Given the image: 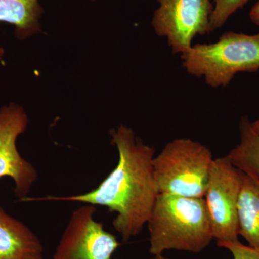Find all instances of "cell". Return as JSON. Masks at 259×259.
I'll return each instance as SVG.
<instances>
[{
	"label": "cell",
	"instance_id": "6da1fadb",
	"mask_svg": "<svg viewBox=\"0 0 259 259\" xmlns=\"http://www.w3.org/2000/svg\"><path fill=\"white\" fill-rule=\"evenodd\" d=\"M117 147V166L95 190L85 194L41 199L104 206L117 213L112 225L124 241L139 235L147 224L158 195L153 173L154 148L144 144L134 130L121 125L110 131Z\"/></svg>",
	"mask_w": 259,
	"mask_h": 259
},
{
	"label": "cell",
	"instance_id": "7a4b0ae2",
	"mask_svg": "<svg viewBox=\"0 0 259 259\" xmlns=\"http://www.w3.org/2000/svg\"><path fill=\"white\" fill-rule=\"evenodd\" d=\"M147 225L153 255L169 250L199 253L213 239L204 198L158 194Z\"/></svg>",
	"mask_w": 259,
	"mask_h": 259
},
{
	"label": "cell",
	"instance_id": "3957f363",
	"mask_svg": "<svg viewBox=\"0 0 259 259\" xmlns=\"http://www.w3.org/2000/svg\"><path fill=\"white\" fill-rule=\"evenodd\" d=\"M181 57L189 74L213 88H226L238 73L259 70V34L225 32L217 42L192 45Z\"/></svg>",
	"mask_w": 259,
	"mask_h": 259
},
{
	"label": "cell",
	"instance_id": "277c9868",
	"mask_svg": "<svg viewBox=\"0 0 259 259\" xmlns=\"http://www.w3.org/2000/svg\"><path fill=\"white\" fill-rule=\"evenodd\" d=\"M214 159L198 141L177 139L168 143L153 159L158 193L204 198Z\"/></svg>",
	"mask_w": 259,
	"mask_h": 259
},
{
	"label": "cell",
	"instance_id": "5b68a950",
	"mask_svg": "<svg viewBox=\"0 0 259 259\" xmlns=\"http://www.w3.org/2000/svg\"><path fill=\"white\" fill-rule=\"evenodd\" d=\"M244 175L228 156L213 161L204 198L217 243L239 240L238 204Z\"/></svg>",
	"mask_w": 259,
	"mask_h": 259
},
{
	"label": "cell",
	"instance_id": "8992f818",
	"mask_svg": "<svg viewBox=\"0 0 259 259\" xmlns=\"http://www.w3.org/2000/svg\"><path fill=\"white\" fill-rule=\"evenodd\" d=\"M152 26L156 35L166 37L174 54H185L197 35L209 34L213 6L211 0H157Z\"/></svg>",
	"mask_w": 259,
	"mask_h": 259
},
{
	"label": "cell",
	"instance_id": "52a82bcc",
	"mask_svg": "<svg viewBox=\"0 0 259 259\" xmlns=\"http://www.w3.org/2000/svg\"><path fill=\"white\" fill-rule=\"evenodd\" d=\"M96 212L86 204L72 213L53 259H113L120 243L95 220Z\"/></svg>",
	"mask_w": 259,
	"mask_h": 259
},
{
	"label": "cell",
	"instance_id": "ba28073f",
	"mask_svg": "<svg viewBox=\"0 0 259 259\" xmlns=\"http://www.w3.org/2000/svg\"><path fill=\"white\" fill-rule=\"evenodd\" d=\"M28 117L16 103L0 107V179L14 182L15 195L20 200L28 194L38 178L36 168L19 153L17 141L28 125Z\"/></svg>",
	"mask_w": 259,
	"mask_h": 259
},
{
	"label": "cell",
	"instance_id": "9c48e42d",
	"mask_svg": "<svg viewBox=\"0 0 259 259\" xmlns=\"http://www.w3.org/2000/svg\"><path fill=\"white\" fill-rule=\"evenodd\" d=\"M42 255L36 235L0 206V259H42Z\"/></svg>",
	"mask_w": 259,
	"mask_h": 259
},
{
	"label": "cell",
	"instance_id": "30bf717a",
	"mask_svg": "<svg viewBox=\"0 0 259 259\" xmlns=\"http://www.w3.org/2000/svg\"><path fill=\"white\" fill-rule=\"evenodd\" d=\"M42 12L39 0H0V23L14 25L20 40L40 31Z\"/></svg>",
	"mask_w": 259,
	"mask_h": 259
},
{
	"label": "cell",
	"instance_id": "8fae6325",
	"mask_svg": "<svg viewBox=\"0 0 259 259\" xmlns=\"http://www.w3.org/2000/svg\"><path fill=\"white\" fill-rule=\"evenodd\" d=\"M238 213L239 236L248 242L249 246L259 250V185L245 175Z\"/></svg>",
	"mask_w": 259,
	"mask_h": 259
},
{
	"label": "cell",
	"instance_id": "7c38bea8",
	"mask_svg": "<svg viewBox=\"0 0 259 259\" xmlns=\"http://www.w3.org/2000/svg\"><path fill=\"white\" fill-rule=\"evenodd\" d=\"M241 141L227 156L233 165L259 185V135L247 116L239 124Z\"/></svg>",
	"mask_w": 259,
	"mask_h": 259
},
{
	"label": "cell",
	"instance_id": "4fadbf2b",
	"mask_svg": "<svg viewBox=\"0 0 259 259\" xmlns=\"http://www.w3.org/2000/svg\"><path fill=\"white\" fill-rule=\"evenodd\" d=\"M249 0H214L210 18L211 32L221 28L235 13Z\"/></svg>",
	"mask_w": 259,
	"mask_h": 259
},
{
	"label": "cell",
	"instance_id": "5bb4252c",
	"mask_svg": "<svg viewBox=\"0 0 259 259\" xmlns=\"http://www.w3.org/2000/svg\"><path fill=\"white\" fill-rule=\"evenodd\" d=\"M218 245L229 250L233 255V259H259L258 249L243 244L239 240L218 243Z\"/></svg>",
	"mask_w": 259,
	"mask_h": 259
},
{
	"label": "cell",
	"instance_id": "9a60e30c",
	"mask_svg": "<svg viewBox=\"0 0 259 259\" xmlns=\"http://www.w3.org/2000/svg\"><path fill=\"white\" fill-rule=\"evenodd\" d=\"M250 19L252 23L259 27V0L250 10Z\"/></svg>",
	"mask_w": 259,
	"mask_h": 259
},
{
	"label": "cell",
	"instance_id": "2e32d148",
	"mask_svg": "<svg viewBox=\"0 0 259 259\" xmlns=\"http://www.w3.org/2000/svg\"><path fill=\"white\" fill-rule=\"evenodd\" d=\"M251 125L255 132L259 135V119L258 120L255 121V122H251Z\"/></svg>",
	"mask_w": 259,
	"mask_h": 259
},
{
	"label": "cell",
	"instance_id": "e0dca14e",
	"mask_svg": "<svg viewBox=\"0 0 259 259\" xmlns=\"http://www.w3.org/2000/svg\"><path fill=\"white\" fill-rule=\"evenodd\" d=\"M5 50L3 47H0V64H1L2 61H3V57H4Z\"/></svg>",
	"mask_w": 259,
	"mask_h": 259
},
{
	"label": "cell",
	"instance_id": "ac0fdd59",
	"mask_svg": "<svg viewBox=\"0 0 259 259\" xmlns=\"http://www.w3.org/2000/svg\"><path fill=\"white\" fill-rule=\"evenodd\" d=\"M153 259H171L169 258H167V257L163 256V254L154 255V258Z\"/></svg>",
	"mask_w": 259,
	"mask_h": 259
}]
</instances>
